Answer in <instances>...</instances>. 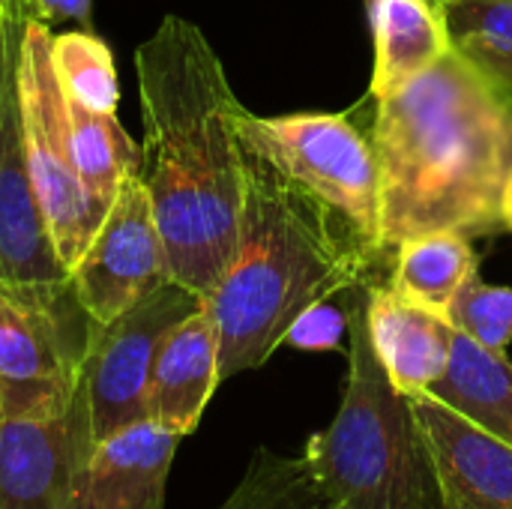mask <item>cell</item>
Returning <instances> with one entry per match:
<instances>
[{"label":"cell","mask_w":512,"mask_h":509,"mask_svg":"<svg viewBox=\"0 0 512 509\" xmlns=\"http://www.w3.org/2000/svg\"><path fill=\"white\" fill-rule=\"evenodd\" d=\"M324 509H444L432 456L369 339L366 291L348 303V375L339 411L306 444Z\"/></svg>","instance_id":"cell-4"},{"label":"cell","mask_w":512,"mask_h":509,"mask_svg":"<svg viewBox=\"0 0 512 509\" xmlns=\"http://www.w3.org/2000/svg\"><path fill=\"white\" fill-rule=\"evenodd\" d=\"M444 15L453 48L512 84V0H444Z\"/></svg>","instance_id":"cell-21"},{"label":"cell","mask_w":512,"mask_h":509,"mask_svg":"<svg viewBox=\"0 0 512 509\" xmlns=\"http://www.w3.org/2000/svg\"><path fill=\"white\" fill-rule=\"evenodd\" d=\"M51 63L66 96H72L90 111L117 114V102H120L117 69H114L108 45L99 36L87 30L54 36Z\"/></svg>","instance_id":"cell-22"},{"label":"cell","mask_w":512,"mask_h":509,"mask_svg":"<svg viewBox=\"0 0 512 509\" xmlns=\"http://www.w3.org/2000/svg\"><path fill=\"white\" fill-rule=\"evenodd\" d=\"M372 348L402 396L429 393L447 372L456 327L450 318L408 300L393 285L366 288Z\"/></svg>","instance_id":"cell-13"},{"label":"cell","mask_w":512,"mask_h":509,"mask_svg":"<svg viewBox=\"0 0 512 509\" xmlns=\"http://www.w3.org/2000/svg\"><path fill=\"white\" fill-rule=\"evenodd\" d=\"M0 432H3V408H0Z\"/></svg>","instance_id":"cell-27"},{"label":"cell","mask_w":512,"mask_h":509,"mask_svg":"<svg viewBox=\"0 0 512 509\" xmlns=\"http://www.w3.org/2000/svg\"><path fill=\"white\" fill-rule=\"evenodd\" d=\"M393 252L396 267L390 285L408 300L444 318H450V306L459 291L474 276H480V261L471 246V237L459 231H429L399 243Z\"/></svg>","instance_id":"cell-18"},{"label":"cell","mask_w":512,"mask_h":509,"mask_svg":"<svg viewBox=\"0 0 512 509\" xmlns=\"http://www.w3.org/2000/svg\"><path fill=\"white\" fill-rule=\"evenodd\" d=\"M33 12L30 0H0V279L66 282L69 270L33 192L18 93L21 45Z\"/></svg>","instance_id":"cell-8"},{"label":"cell","mask_w":512,"mask_h":509,"mask_svg":"<svg viewBox=\"0 0 512 509\" xmlns=\"http://www.w3.org/2000/svg\"><path fill=\"white\" fill-rule=\"evenodd\" d=\"M444 509H512V447L432 393L411 396Z\"/></svg>","instance_id":"cell-12"},{"label":"cell","mask_w":512,"mask_h":509,"mask_svg":"<svg viewBox=\"0 0 512 509\" xmlns=\"http://www.w3.org/2000/svg\"><path fill=\"white\" fill-rule=\"evenodd\" d=\"M375 258L330 207L246 150L237 249L204 297L219 333L222 381L264 366L309 306L357 288Z\"/></svg>","instance_id":"cell-3"},{"label":"cell","mask_w":512,"mask_h":509,"mask_svg":"<svg viewBox=\"0 0 512 509\" xmlns=\"http://www.w3.org/2000/svg\"><path fill=\"white\" fill-rule=\"evenodd\" d=\"M216 509H324V498L306 456L297 459L258 447L231 495Z\"/></svg>","instance_id":"cell-20"},{"label":"cell","mask_w":512,"mask_h":509,"mask_svg":"<svg viewBox=\"0 0 512 509\" xmlns=\"http://www.w3.org/2000/svg\"><path fill=\"white\" fill-rule=\"evenodd\" d=\"M144 114L141 180L171 282L207 297L228 270L246 198V150L225 66L186 18L165 15L135 51Z\"/></svg>","instance_id":"cell-1"},{"label":"cell","mask_w":512,"mask_h":509,"mask_svg":"<svg viewBox=\"0 0 512 509\" xmlns=\"http://www.w3.org/2000/svg\"><path fill=\"white\" fill-rule=\"evenodd\" d=\"M375 102L384 252L429 231H504L512 84L450 48L423 75Z\"/></svg>","instance_id":"cell-2"},{"label":"cell","mask_w":512,"mask_h":509,"mask_svg":"<svg viewBox=\"0 0 512 509\" xmlns=\"http://www.w3.org/2000/svg\"><path fill=\"white\" fill-rule=\"evenodd\" d=\"M219 375V333L207 306L183 318L162 342L150 378V420L186 438L198 429Z\"/></svg>","instance_id":"cell-14"},{"label":"cell","mask_w":512,"mask_h":509,"mask_svg":"<svg viewBox=\"0 0 512 509\" xmlns=\"http://www.w3.org/2000/svg\"><path fill=\"white\" fill-rule=\"evenodd\" d=\"M501 216H504V228L512 231V171L507 177V186H504V198H501Z\"/></svg>","instance_id":"cell-26"},{"label":"cell","mask_w":512,"mask_h":509,"mask_svg":"<svg viewBox=\"0 0 512 509\" xmlns=\"http://www.w3.org/2000/svg\"><path fill=\"white\" fill-rule=\"evenodd\" d=\"M237 132L246 150L312 192L375 255L384 252L378 156L372 135L348 114L258 117L243 108Z\"/></svg>","instance_id":"cell-6"},{"label":"cell","mask_w":512,"mask_h":509,"mask_svg":"<svg viewBox=\"0 0 512 509\" xmlns=\"http://www.w3.org/2000/svg\"><path fill=\"white\" fill-rule=\"evenodd\" d=\"M96 450L84 372L66 408L3 417L0 509H84Z\"/></svg>","instance_id":"cell-10"},{"label":"cell","mask_w":512,"mask_h":509,"mask_svg":"<svg viewBox=\"0 0 512 509\" xmlns=\"http://www.w3.org/2000/svg\"><path fill=\"white\" fill-rule=\"evenodd\" d=\"M36 15L42 21H57V18H72V21H81L87 24L90 18V3L93 0H30Z\"/></svg>","instance_id":"cell-25"},{"label":"cell","mask_w":512,"mask_h":509,"mask_svg":"<svg viewBox=\"0 0 512 509\" xmlns=\"http://www.w3.org/2000/svg\"><path fill=\"white\" fill-rule=\"evenodd\" d=\"M180 435L156 420L129 423L96 441L84 509H165V486Z\"/></svg>","instance_id":"cell-15"},{"label":"cell","mask_w":512,"mask_h":509,"mask_svg":"<svg viewBox=\"0 0 512 509\" xmlns=\"http://www.w3.org/2000/svg\"><path fill=\"white\" fill-rule=\"evenodd\" d=\"M69 132H72V156L78 177L87 195L99 207H111L117 189L126 177L141 174V147L123 129L117 114L90 111L72 96H66Z\"/></svg>","instance_id":"cell-19"},{"label":"cell","mask_w":512,"mask_h":509,"mask_svg":"<svg viewBox=\"0 0 512 509\" xmlns=\"http://www.w3.org/2000/svg\"><path fill=\"white\" fill-rule=\"evenodd\" d=\"M84 309L108 324L129 306L171 282L162 234L141 174L120 183L96 237L69 270Z\"/></svg>","instance_id":"cell-11"},{"label":"cell","mask_w":512,"mask_h":509,"mask_svg":"<svg viewBox=\"0 0 512 509\" xmlns=\"http://www.w3.org/2000/svg\"><path fill=\"white\" fill-rule=\"evenodd\" d=\"M99 321L66 282L0 279V408L36 417L69 405Z\"/></svg>","instance_id":"cell-5"},{"label":"cell","mask_w":512,"mask_h":509,"mask_svg":"<svg viewBox=\"0 0 512 509\" xmlns=\"http://www.w3.org/2000/svg\"><path fill=\"white\" fill-rule=\"evenodd\" d=\"M429 393L512 447V363L507 354L489 351L456 330L450 366Z\"/></svg>","instance_id":"cell-17"},{"label":"cell","mask_w":512,"mask_h":509,"mask_svg":"<svg viewBox=\"0 0 512 509\" xmlns=\"http://www.w3.org/2000/svg\"><path fill=\"white\" fill-rule=\"evenodd\" d=\"M201 306V294L180 282H165L114 321L96 327L84 360L96 441L129 423L150 420V378L156 354L165 336Z\"/></svg>","instance_id":"cell-9"},{"label":"cell","mask_w":512,"mask_h":509,"mask_svg":"<svg viewBox=\"0 0 512 509\" xmlns=\"http://www.w3.org/2000/svg\"><path fill=\"white\" fill-rule=\"evenodd\" d=\"M366 15L375 39L372 99L423 75L453 48L444 0H366Z\"/></svg>","instance_id":"cell-16"},{"label":"cell","mask_w":512,"mask_h":509,"mask_svg":"<svg viewBox=\"0 0 512 509\" xmlns=\"http://www.w3.org/2000/svg\"><path fill=\"white\" fill-rule=\"evenodd\" d=\"M51 39L54 36L48 21L33 12L21 45L18 93L33 192L42 207L51 243L66 270H72L96 237L108 210L87 195L78 177L66 99L51 63Z\"/></svg>","instance_id":"cell-7"},{"label":"cell","mask_w":512,"mask_h":509,"mask_svg":"<svg viewBox=\"0 0 512 509\" xmlns=\"http://www.w3.org/2000/svg\"><path fill=\"white\" fill-rule=\"evenodd\" d=\"M450 324L477 345L504 354L512 345V288L474 276L450 306Z\"/></svg>","instance_id":"cell-23"},{"label":"cell","mask_w":512,"mask_h":509,"mask_svg":"<svg viewBox=\"0 0 512 509\" xmlns=\"http://www.w3.org/2000/svg\"><path fill=\"white\" fill-rule=\"evenodd\" d=\"M288 345L300 351H339L348 342V309H339L330 300L309 306L288 330Z\"/></svg>","instance_id":"cell-24"}]
</instances>
